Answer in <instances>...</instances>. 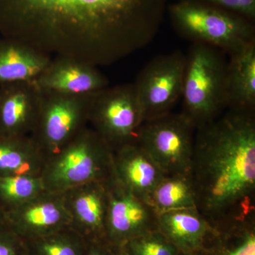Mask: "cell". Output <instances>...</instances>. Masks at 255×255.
Masks as SVG:
<instances>
[{
	"mask_svg": "<svg viewBox=\"0 0 255 255\" xmlns=\"http://www.w3.org/2000/svg\"><path fill=\"white\" fill-rule=\"evenodd\" d=\"M168 0H0V35L43 53L109 65L150 44Z\"/></svg>",
	"mask_w": 255,
	"mask_h": 255,
	"instance_id": "6da1fadb",
	"label": "cell"
},
{
	"mask_svg": "<svg viewBox=\"0 0 255 255\" xmlns=\"http://www.w3.org/2000/svg\"><path fill=\"white\" fill-rule=\"evenodd\" d=\"M190 174L196 209L216 231L255 217V111L227 110L197 128Z\"/></svg>",
	"mask_w": 255,
	"mask_h": 255,
	"instance_id": "7a4b0ae2",
	"label": "cell"
},
{
	"mask_svg": "<svg viewBox=\"0 0 255 255\" xmlns=\"http://www.w3.org/2000/svg\"><path fill=\"white\" fill-rule=\"evenodd\" d=\"M224 52L194 43L186 56L182 89L183 115L196 128L219 118L227 110Z\"/></svg>",
	"mask_w": 255,
	"mask_h": 255,
	"instance_id": "3957f363",
	"label": "cell"
},
{
	"mask_svg": "<svg viewBox=\"0 0 255 255\" xmlns=\"http://www.w3.org/2000/svg\"><path fill=\"white\" fill-rule=\"evenodd\" d=\"M114 174L113 150L87 126L47 159L41 177L45 191L63 194L87 183L106 182Z\"/></svg>",
	"mask_w": 255,
	"mask_h": 255,
	"instance_id": "277c9868",
	"label": "cell"
},
{
	"mask_svg": "<svg viewBox=\"0 0 255 255\" xmlns=\"http://www.w3.org/2000/svg\"><path fill=\"white\" fill-rule=\"evenodd\" d=\"M169 13L181 36L229 55L255 41L251 20L197 0H182L170 5Z\"/></svg>",
	"mask_w": 255,
	"mask_h": 255,
	"instance_id": "5b68a950",
	"label": "cell"
},
{
	"mask_svg": "<svg viewBox=\"0 0 255 255\" xmlns=\"http://www.w3.org/2000/svg\"><path fill=\"white\" fill-rule=\"evenodd\" d=\"M41 92L39 112L30 136L47 160L89 126L93 94L73 95Z\"/></svg>",
	"mask_w": 255,
	"mask_h": 255,
	"instance_id": "8992f818",
	"label": "cell"
},
{
	"mask_svg": "<svg viewBox=\"0 0 255 255\" xmlns=\"http://www.w3.org/2000/svg\"><path fill=\"white\" fill-rule=\"evenodd\" d=\"M196 129L182 113L171 112L143 122L136 142L165 175L189 173Z\"/></svg>",
	"mask_w": 255,
	"mask_h": 255,
	"instance_id": "52a82bcc",
	"label": "cell"
},
{
	"mask_svg": "<svg viewBox=\"0 0 255 255\" xmlns=\"http://www.w3.org/2000/svg\"><path fill=\"white\" fill-rule=\"evenodd\" d=\"M142 123L134 84L107 87L92 95L89 126L112 150L136 142Z\"/></svg>",
	"mask_w": 255,
	"mask_h": 255,
	"instance_id": "ba28073f",
	"label": "cell"
},
{
	"mask_svg": "<svg viewBox=\"0 0 255 255\" xmlns=\"http://www.w3.org/2000/svg\"><path fill=\"white\" fill-rule=\"evenodd\" d=\"M186 56L180 51L151 60L134 83L143 122L172 112L182 99Z\"/></svg>",
	"mask_w": 255,
	"mask_h": 255,
	"instance_id": "9c48e42d",
	"label": "cell"
},
{
	"mask_svg": "<svg viewBox=\"0 0 255 255\" xmlns=\"http://www.w3.org/2000/svg\"><path fill=\"white\" fill-rule=\"evenodd\" d=\"M107 186L106 241L109 244L122 248L133 238L158 230V214L153 208L127 189L115 174Z\"/></svg>",
	"mask_w": 255,
	"mask_h": 255,
	"instance_id": "30bf717a",
	"label": "cell"
},
{
	"mask_svg": "<svg viewBox=\"0 0 255 255\" xmlns=\"http://www.w3.org/2000/svg\"><path fill=\"white\" fill-rule=\"evenodd\" d=\"M5 225L25 241L70 227L63 194L44 191L14 209L4 211Z\"/></svg>",
	"mask_w": 255,
	"mask_h": 255,
	"instance_id": "8fae6325",
	"label": "cell"
},
{
	"mask_svg": "<svg viewBox=\"0 0 255 255\" xmlns=\"http://www.w3.org/2000/svg\"><path fill=\"white\" fill-rule=\"evenodd\" d=\"M107 181L87 183L63 193L70 227L87 242H107Z\"/></svg>",
	"mask_w": 255,
	"mask_h": 255,
	"instance_id": "7c38bea8",
	"label": "cell"
},
{
	"mask_svg": "<svg viewBox=\"0 0 255 255\" xmlns=\"http://www.w3.org/2000/svg\"><path fill=\"white\" fill-rule=\"evenodd\" d=\"M42 92L35 81L0 85V135H31L36 124Z\"/></svg>",
	"mask_w": 255,
	"mask_h": 255,
	"instance_id": "4fadbf2b",
	"label": "cell"
},
{
	"mask_svg": "<svg viewBox=\"0 0 255 255\" xmlns=\"http://www.w3.org/2000/svg\"><path fill=\"white\" fill-rule=\"evenodd\" d=\"M40 90L73 95H91L109 87L97 66L68 57L55 56L35 80Z\"/></svg>",
	"mask_w": 255,
	"mask_h": 255,
	"instance_id": "5bb4252c",
	"label": "cell"
},
{
	"mask_svg": "<svg viewBox=\"0 0 255 255\" xmlns=\"http://www.w3.org/2000/svg\"><path fill=\"white\" fill-rule=\"evenodd\" d=\"M113 166L116 177L147 203L152 190L165 175L137 142L113 151Z\"/></svg>",
	"mask_w": 255,
	"mask_h": 255,
	"instance_id": "9a60e30c",
	"label": "cell"
},
{
	"mask_svg": "<svg viewBox=\"0 0 255 255\" xmlns=\"http://www.w3.org/2000/svg\"><path fill=\"white\" fill-rule=\"evenodd\" d=\"M158 230L177 248L180 255H192L204 248L218 231L197 209L158 214Z\"/></svg>",
	"mask_w": 255,
	"mask_h": 255,
	"instance_id": "2e32d148",
	"label": "cell"
},
{
	"mask_svg": "<svg viewBox=\"0 0 255 255\" xmlns=\"http://www.w3.org/2000/svg\"><path fill=\"white\" fill-rule=\"evenodd\" d=\"M52 57L23 42L0 38V85L35 81L46 70Z\"/></svg>",
	"mask_w": 255,
	"mask_h": 255,
	"instance_id": "e0dca14e",
	"label": "cell"
},
{
	"mask_svg": "<svg viewBox=\"0 0 255 255\" xmlns=\"http://www.w3.org/2000/svg\"><path fill=\"white\" fill-rule=\"evenodd\" d=\"M230 58L226 73L228 110L255 111V41Z\"/></svg>",
	"mask_w": 255,
	"mask_h": 255,
	"instance_id": "ac0fdd59",
	"label": "cell"
},
{
	"mask_svg": "<svg viewBox=\"0 0 255 255\" xmlns=\"http://www.w3.org/2000/svg\"><path fill=\"white\" fill-rule=\"evenodd\" d=\"M46 159L30 135H0V177L41 176Z\"/></svg>",
	"mask_w": 255,
	"mask_h": 255,
	"instance_id": "d6986e66",
	"label": "cell"
},
{
	"mask_svg": "<svg viewBox=\"0 0 255 255\" xmlns=\"http://www.w3.org/2000/svg\"><path fill=\"white\" fill-rule=\"evenodd\" d=\"M147 203L157 214L196 209L195 191L190 172L164 175L152 190Z\"/></svg>",
	"mask_w": 255,
	"mask_h": 255,
	"instance_id": "ffe728a7",
	"label": "cell"
},
{
	"mask_svg": "<svg viewBox=\"0 0 255 255\" xmlns=\"http://www.w3.org/2000/svg\"><path fill=\"white\" fill-rule=\"evenodd\" d=\"M192 255H255V218L218 231Z\"/></svg>",
	"mask_w": 255,
	"mask_h": 255,
	"instance_id": "44dd1931",
	"label": "cell"
},
{
	"mask_svg": "<svg viewBox=\"0 0 255 255\" xmlns=\"http://www.w3.org/2000/svg\"><path fill=\"white\" fill-rule=\"evenodd\" d=\"M28 255H84L87 241L71 227L26 241Z\"/></svg>",
	"mask_w": 255,
	"mask_h": 255,
	"instance_id": "7402d4cb",
	"label": "cell"
},
{
	"mask_svg": "<svg viewBox=\"0 0 255 255\" xmlns=\"http://www.w3.org/2000/svg\"><path fill=\"white\" fill-rule=\"evenodd\" d=\"M44 191L41 176L0 177V206L4 212L24 204Z\"/></svg>",
	"mask_w": 255,
	"mask_h": 255,
	"instance_id": "603a6c76",
	"label": "cell"
},
{
	"mask_svg": "<svg viewBox=\"0 0 255 255\" xmlns=\"http://www.w3.org/2000/svg\"><path fill=\"white\" fill-rule=\"evenodd\" d=\"M122 248L129 255H180L159 230L133 238Z\"/></svg>",
	"mask_w": 255,
	"mask_h": 255,
	"instance_id": "cb8c5ba5",
	"label": "cell"
},
{
	"mask_svg": "<svg viewBox=\"0 0 255 255\" xmlns=\"http://www.w3.org/2000/svg\"><path fill=\"white\" fill-rule=\"evenodd\" d=\"M239 15L253 21L255 18V0H197Z\"/></svg>",
	"mask_w": 255,
	"mask_h": 255,
	"instance_id": "d4e9b609",
	"label": "cell"
},
{
	"mask_svg": "<svg viewBox=\"0 0 255 255\" xmlns=\"http://www.w3.org/2000/svg\"><path fill=\"white\" fill-rule=\"evenodd\" d=\"M0 255H28L26 241L6 225L0 226Z\"/></svg>",
	"mask_w": 255,
	"mask_h": 255,
	"instance_id": "484cf974",
	"label": "cell"
},
{
	"mask_svg": "<svg viewBox=\"0 0 255 255\" xmlns=\"http://www.w3.org/2000/svg\"><path fill=\"white\" fill-rule=\"evenodd\" d=\"M84 255H118L117 248L105 241L87 242Z\"/></svg>",
	"mask_w": 255,
	"mask_h": 255,
	"instance_id": "4316f807",
	"label": "cell"
},
{
	"mask_svg": "<svg viewBox=\"0 0 255 255\" xmlns=\"http://www.w3.org/2000/svg\"><path fill=\"white\" fill-rule=\"evenodd\" d=\"M5 225L4 212V210L0 206V226Z\"/></svg>",
	"mask_w": 255,
	"mask_h": 255,
	"instance_id": "83f0119b",
	"label": "cell"
},
{
	"mask_svg": "<svg viewBox=\"0 0 255 255\" xmlns=\"http://www.w3.org/2000/svg\"><path fill=\"white\" fill-rule=\"evenodd\" d=\"M117 251L118 255H129L122 248H117Z\"/></svg>",
	"mask_w": 255,
	"mask_h": 255,
	"instance_id": "f1b7e54d",
	"label": "cell"
}]
</instances>
